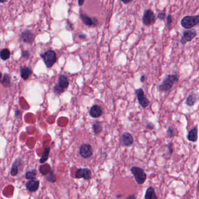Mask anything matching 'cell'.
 Masks as SVG:
<instances>
[{
  "label": "cell",
  "instance_id": "6da1fadb",
  "mask_svg": "<svg viewBox=\"0 0 199 199\" xmlns=\"http://www.w3.org/2000/svg\"><path fill=\"white\" fill-rule=\"evenodd\" d=\"M178 81L179 75L178 74H168L163 80L162 83L158 85V90L160 92L169 91Z\"/></svg>",
  "mask_w": 199,
  "mask_h": 199
},
{
  "label": "cell",
  "instance_id": "7a4b0ae2",
  "mask_svg": "<svg viewBox=\"0 0 199 199\" xmlns=\"http://www.w3.org/2000/svg\"><path fill=\"white\" fill-rule=\"evenodd\" d=\"M130 171L134 176L137 183L139 185H143L146 181L147 175L143 168L134 166L130 168Z\"/></svg>",
  "mask_w": 199,
  "mask_h": 199
},
{
  "label": "cell",
  "instance_id": "3957f363",
  "mask_svg": "<svg viewBox=\"0 0 199 199\" xmlns=\"http://www.w3.org/2000/svg\"><path fill=\"white\" fill-rule=\"evenodd\" d=\"M199 23V15L196 16H186L182 19L181 24L183 28L191 29L193 28Z\"/></svg>",
  "mask_w": 199,
  "mask_h": 199
},
{
  "label": "cell",
  "instance_id": "277c9868",
  "mask_svg": "<svg viewBox=\"0 0 199 199\" xmlns=\"http://www.w3.org/2000/svg\"><path fill=\"white\" fill-rule=\"evenodd\" d=\"M41 56L47 68L52 67L57 61L56 53L53 50H48Z\"/></svg>",
  "mask_w": 199,
  "mask_h": 199
},
{
  "label": "cell",
  "instance_id": "5b68a950",
  "mask_svg": "<svg viewBox=\"0 0 199 199\" xmlns=\"http://www.w3.org/2000/svg\"><path fill=\"white\" fill-rule=\"evenodd\" d=\"M135 95L137 98L138 102L141 107L144 109L147 108L149 104V101L145 95V93L142 88H138L135 91Z\"/></svg>",
  "mask_w": 199,
  "mask_h": 199
},
{
  "label": "cell",
  "instance_id": "8992f818",
  "mask_svg": "<svg viewBox=\"0 0 199 199\" xmlns=\"http://www.w3.org/2000/svg\"><path fill=\"white\" fill-rule=\"evenodd\" d=\"M92 147L90 144H83L79 148V154L84 159H89L93 155Z\"/></svg>",
  "mask_w": 199,
  "mask_h": 199
},
{
  "label": "cell",
  "instance_id": "52a82bcc",
  "mask_svg": "<svg viewBox=\"0 0 199 199\" xmlns=\"http://www.w3.org/2000/svg\"><path fill=\"white\" fill-rule=\"evenodd\" d=\"M143 22L145 26H150L155 22V16L151 9L145 11L143 17Z\"/></svg>",
  "mask_w": 199,
  "mask_h": 199
},
{
  "label": "cell",
  "instance_id": "ba28073f",
  "mask_svg": "<svg viewBox=\"0 0 199 199\" xmlns=\"http://www.w3.org/2000/svg\"><path fill=\"white\" fill-rule=\"evenodd\" d=\"M75 177L77 179L83 178L86 181L90 180L92 178L91 171L87 168H79L75 173Z\"/></svg>",
  "mask_w": 199,
  "mask_h": 199
},
{
  "label": "cell",
  "instance_id": "9c48e42d",
  "mask_svg": "<svg viewBox=\"0 0 199 199\" xmlns=\"http://www.w3.org/2000/svg\"><path fill=\"white\" fill-rule=\"evenodd\" d=\"M134 143V138L131 134L128 132L123 133L121 135V144L123 147H129Z\"/></svg>",
  "mask_w": 199,
  "mask_h": 199
},
{
  "label": "cell",
  "instance_id": "30bf717a",
  "mask_svg": "<svg viewBox=\"0 0 199 199\" xmlns=\"http://www.w3.org/2000/svg\"><path fill=\"white\" fill-rule=\"evenodd\" d=\"M197 36V32L195 30H189L183 32V36L181 39V43L185 45L187 42L192 41Z\"/></svg>",
  "mask_w": 199,
  "mask_h": 199
},
{
  "label": "cell",
  "instance_id": "8fae6325",
  "mask_svg": "<svg viewBox=\"0 0 199 199\" xmlns=\"http://www.w3.org/2000/svg\"><path fill=\"white\" fill-rule=\"evenodd\" d=\"M102 113L103 111L102 107L97 105H93L89 111V115L93 118L99 117L102 115Z\"/></svg>",
  "mask_w": 199,
  "mask_h": 199
},
{
  "label": "cell",
  "instance_id": "7c38bea8",
  "mask_svg": "<svg viewBox=\"0 0 199 199\" xmlns=\"http://www.w3.org/2000/svg\"><path fill=\"white\" fill-rule=\"evenodd\" d=\"M34 38L35 36L33 33L29 30H26L21 34V39L25 43H32L34 40Z\"/></svg>",
  "mask_w": 199,
  "mask_h": 199
},
{
  "label": "cell",
  "instance_id": "4fadbf2b",
  "mask_svg": "<svg viewBox=\"0 0 199 199\" xmlns=\"http://www.w3.org/2000/svg\"><path fill=\"white\" fill-rule=\"evenodd\" d=\"M39 184H40L39 181H35L34 179H32L27 182L25 186L27 190H29L30 192L32 193L38 190L39 187Z\"/></svg>",
  "mask_w": 199,
  "mask_h": 199
},
{
  "label": "cell",
  "instance_id": "5bb4252c",
  "mask_svg": "<svg viewBox=\"0 0 199 199\" xmlns=\"http://www.w3.org/2000/svg\"><path fill=\"white\" fill-rule=\"evenodd\" d=\"M187 139L189 141L193 142V143H196L197 141L198 129L197 126H195L193 128H192L188 132V134L187 135Z\"/></svg>",
  "mask_w": 199,
  "mask_h": 199
},
{
  "label": "cell",
  "instance_id": "9a60e30c",
  "mask_svg": "<svg viewBox=\"0 0 199 199\" xmlns=\"http://www.w3.org/2000/svg\"><path fill=\"white\" fill-rule=\"evenodd\" d=\"M22 165V161L21 159L17 158L12 164V166L11 169V174L13 176H17L19 172V169L20 167Z\"/></svg>",
  "mask_w": 199,
  "mask_h": 199
},
{
  "label": "cell",
  "instance_id": "2e32d148",
  "mask_svg": "<svg viewBox=\"0 0 199 199\" xmlns=\"http://www.w3.org/2000/svg\"><path fill=\"white\" fill-rule=\"evenodd\" d=\"M80 18L83 23L87 26H96L97 24V20L96 19H92L91 17L85 14H81L80 15Z\"/></svg>",
  "mask_w": 199,
  "mask_h": 199
},
{
  "label": "cell",
  "instance_id": "e0dca14e",
  "mask_svg": "<svg viewBox=\"0 0 199 199\" xmlns=\"http://www.w3.org/2000/svg\"><path fill=\"white\" fill-rule=\"evenodd\" d=\"M57 85L65 91L67 88L69 87V81L68 78L64 75H60L58 79V83Z\"/></svg>",
  "mask_w": 199,
  "mask_h": 199
},
{
  "label": "cell",
  "instance_id": "ac0fdd59",
  "mask_svg": "<svg viewBox=\"0 0 199 199\" xmlns=\"http://www.w3.org/2000/svg\"><path fill=\"white\" fill-rule=\"evenodd\" d=\"M197 95L195 93L190 94L186 99V105L188 107H193L197 101Z\"/></svg>",
  "mask_w": 199,
  "mask_h": 199
},
{
  "label": "cell",
  "instance_id": "d6986e66",
  "mask_svg": "<svg viewBox=\"0 0 199 199\" xmlns=\"http://www.w3.org/2000/svg\"><path fill=\"white\" fill-rule=\"evenodd\" d=\"M20 71H21V76L24 80H27L32 73V70L30 68L25 66L22 67L21 68Z\"/></svg>",
  "mask_w": 199,
  "mask_h": 199
},
{
  "label": "cell",
  "instance_id": "ffe728a7",
  "mask_svg": "<svg viewBox=\"0 0 199 199\" xmlns=\"http://www.w3.org/2000/svg\"><path fill=\"white\" fill-rule=\"evenodd\" d=\"M157 196L155 194L154 189L153 187L150 186L146 190L144 199H157Z\"/></svg>",
  "mask_w": 199,
  "mask_h": 199
},
{
  "label": "cell",
  "instance_id": "44dd1931",
  "mask_svg": "<svg viewBox=\"0 0 199 199\" xmlns=\"http://www.w3.org/2000/svg\"><path fill=\"white\" fill-rule=\"evenodd\" d=\"M1 83L5 88H9L11 87V77L9 74H5L1 80Z\"/></svg>",
  "mask_w": 199,
  "mask_h": 199
},
{
  "label": "cell",
  "instance_id": "7402d4cb",
  "mask_svg": "<svg viewBox=\"0 0 199 199\" xmlns=\"http://www.w3.org/2000/svg\"><path fill=\"white\" fill-rule=\"evenodd\" d=\"M92 129L95 135H99L102 132L103 127H102V125L101 123H99L97 121H96L93 123Z\"/></svg>",
  "mask_w": 199,
  "mask_h": 199
},
{
  "label": "cell",
  "instance_id": "603a6c76",
  "mask_svg": "<svg viewBox=\"0 0 199 199\" xmlns=\"http://www.w3.org/2000/svg\"><path fill=\"white\" fill-rule=\"evenodd\" d=\"M50 149L49 147H46V148H45L43 154H42V157H41V158L39 160L40 163H43L47 160V159L49 158V154H50Z\"/></svg>",
  "mask_w": 199,
  "mask_h": 199
},
{
  "label": "cell",
  "instance_id": "cb8c5ba5",
  "mask_svg": "<svg viewBox=\"0 0 199 199\" xmlns=\"http://www.w3.org/2000/svg\"><path fill=\"white\" fill-rule=\"evenodd\" d=\"M176 129L172 127V126H169L168 127L167 130V139H172L173 137L176 135Z\"/></svg>",
  "mask_w": 199,
  "mask_h": 199
},
{
  "label": "cell",
  "instance_id": "d4e9b609",
  "mask_svg": "<svg viewBox=\"0 0 199 199\" xmlns=\"http://www.w3.org/2000/svg\"><path fill=\"white\" fill-rule=\"evenodd\" d=\"M11 53L8 49H4L0 51V57L2 60H7L9 59Z\"/></svg>",
  "mask_w": 199,
  "mask_h": 199
},
{
  "label": "cell",
  "instance_id": "484cf974",
  "mask_svg": "<svg viewBox=\"0 0 199 199\" xmlns=\"http://www.w3.org/2000/svg\"><path fill=\"white\" fill-rule=\"evenodd\" d=\"M37 174V172L36 169H32L31 171H28L25 174V178L28 180L35 179Z\"/></svg>",
  "mask_w": 199,
  "mask_h": 199
},
{
  "label": "cell",
  "instance_id": "4316f807",
  "mask_svg": "<svg viewBox=\"0 0 199 199\" xmlns=\"http://www.w3.org/2000/svg\"><path fill=\"white\" fill-rule=\"evenodd\" d=\"M53 92L54 93H55V95H57V96H59V95H60L61 93H63L64 92V91L63 89H61L60 87H59L57 84H56L55 85H54V87H53Z\"/></svg>",
  "mask_w": 199,
  "mask_h": 199
},
{
  "label": "cell",
  "instance_id": "83f0119b",
  "mask_svg": "<svg viewBox=\"0 0 199 199\" xmlns=\"http://www.w3.org/2000/svg\"><path fill=\"white\" fill-rule=\"evenodd\" d=\"M46 179L47 181L50 182H51V183H54L56 181V176L51 171L50 172V174L47 176Z\"/></svg>",
  "mask_w": 199,
  "mask_h": 199
},
{
  "label": "cell",
  "instance_id": "f1b7e54d",
  "mask_svg": "<svg viewBox=\"0 0 199 199\" xmlns=\"http://www.w3.org/2000/svg\"><path fill=\"white\" fill-rule=\"evenodd\" d=\"M167 26L168 29L170 30L171 29V25L172 23V17L171 16V15H169L167 18Z\"/></svg>",
  "mask_w": 199,
  "mask_h": 199
},
{
  "label": "cell",
  "instance_id": "f546056e",
  "mask_svg": "<svg viewBox=\"0 0 199 199\" xmlns=\"http://www.w3.org/2000/svg\"><path fill=\"white\" fill-rule=\"evenodd\" d=\"M167 148L168 149V153L169 154L171 155L173 153V144L172 143H169L167 145Z\"/></svg>",
  "mask_w": 199,
  "mask_h": 199
},
{
  "label": "cell",
  "instance_id": "4dcf8cb0",
  "mask_svg": "<svg viewBox=\"0 0 199 199\" xmlns=\"http://www.w3.org/2000/svg\"><path fill=\"white\" fill-rule=\"evenodd\" d=\"M166 15V14L164 12V11H163V12H161L159 13V14H158V18L159 19H161V20H164V19H165V18H166V15Z\"/></svg>",
  "mask_w": 199,
  "mask_h": 199
},
{
  "label": "cell",
  "instance_id": "1f68e13d",
  "mask_svg": "<svg viewBox=\"0 0 199 199\" xmlns=\"http://www.w3.org/2000/svg\"><path fill=\"white\" fill-rule=\"evenodd\" d=\"M29 55H30V53L28 51H24L22 52V56L23 57L24 59H28L29 57Z\"/></svg>",
  "mask_w": 199,
  "mask_h": 199
},
{
  "label": "cell",
  "instance_id": "d6a6232c",
  "mask_svg": "<svg viewBox=\"0 0 199 199\" xmlns=\"http://www.w3.org/2000/svg\"><path fill=\"white\" fill-rule=\"evenodd\" d=\"M154 127H155V126L151 122H148L147 123V125H146V127L148 129H149V130H153Z\"/></svg>",
  "mask_w": 199,
  "mask_h": 199
},
{
  "label": "cell",
  "instance_id": "836d02e7",
  "mask_svg": "<svg viewBox=\"0 0 199 199\" xmlns=\"http://www.w3.org/2000/svg\"><path fill=\"white\" fill-rule=\"evenodd\" d=\"M67 25L69 26V28L70 30H73V29H74V27H73V24L71 23L69 20H67Z\"/></svg>",
  "mask_w": 199,
  "mask_h": 199
},
{
  "label": "cell",
  "instance_id": "e575fe53",
  "mask_svg": "<svg viewBox=\"0 0 199 199\" xmlns=\"http://www.w3.org/2000/svg\"><path fill=\"white\" fill-rule=\"evenodd\" d=\"M146 79H147V77H146L145 75H142L141 76V77H140V81H141V83H144V82L146 80Z\"/></svg>",
  "mask_w": 199,
  "mask_h": 199
},
{
  "label": "cell",
  "instance_id": "d590c367",
  "mask_svg": "<svg viewBox=\"0 0 199 199\" xmlns=\"http://www.w3.org/2000/svg\"><path fill=\"white\" fill-rule=\"evenodd\" d=\"M20 115H21V111H20L19 110H17V111H15V116L17 118V117H18L19 116H20Z\"/></svg>",
  "mask_w": 199,
  "mask_h": 199
},
{
  "label": "cell",
  "instance_id": "8d00e7d4",
  "mask_svg": "<svg viewBox=\"0 0 199 199\" xmlns=\"http://www.w3.org/2000/svg\"><path fill=\"white\" fill-rule=\"evenodd\" d=\"M133 1V0H121V1L125 4H127L130 3L131 2H132Z\"/></svg>",
  "mask_w": 199,
  "mask_h": 199
},
{
  "label": "cell",
  "instance_id": "74e56055",
  "mask_svg": "<svg viewBox=\"0 0 199 199\" xmlns=\"http://www.w3.org/2000/svg\"><path fill=\"white\" fill-rule=\"evenodd\" d=\"M127 199H136V196H135V195H131V196H128V197H127Z\"/></svg>",
  "mask_w": 199,
  "mask_h": 199
},
{
  "label": "cell",
  "instance_id": "f35d334b",
  "mask_svg": "<svg viewBox=\"0 0 199 199\" xmlns=\"http://www.w3.org/2000/svg\"><path fill=\"white\" fill-rule=\"evenodd\" d=\"M78 37H79L80 39H85L86 38V35H84V34H81V35H79Z\"/></svg>",
  "mask_w": 199,
  "mask_h": 199
},
{
  "label": "cell",
  "instance_id": "ab89813d",
  "mask_svg": "<svg viewBox=\"0 0 199 199\" xmlns=\"http://www.w3.org/2000/svg\"><path fill=\"white\" fill-rule=\"evenodd\" d=\"M85 0H78V5L79 6H82L84 3Z\"/></svg>",
  "mask_w": 199,
  "mask_h": 199
},
{
  "label": "cell",
  "instance_id": "60d3db41",
  "mask_svg": "<svg viewBox=\"0 0 199 199\" xmlns=\"http://www.w3.org/2000/svg\"><path fill=\"white\" fill-rule=\"evenodd\" d=\"M122 197V195H118V196H116V198H121Z\"/></svg>",
  "mask_w": 199,
  "mask_h": 199
},
{
  "label": "cell",
  "instance_id": "b9f144b4",
  "mask_svg": "<svg viewBox=\"0 0 199 199\" xmlns=\"http://www.w3.org/2000/svg\"><path fill=\"white\" fill-rule=\"evenodd\" d=\"M6 1H7V0H0V2H1V3H4Z\"/></svg>",
  "mask_w": 199,
  "mask_h": 199
},
{
  "label": "cell",
  "instance_id": "7bdbcfd3",
  "mask_svg": "<svg viewBox=\"0 0 199 199\" xmlns=\"http://www.w3.org/2000/svg\"><path fill=\"white\" fill-rule=\"evenodd\" d=\"M1 78H2V73L0 72V82H1Z\"/></svg>",
  "mask_w": 199,
  "mask_h": 199
},
{
  "label": "cell",
  "instance_id": "ee69618b",
  "mask_svg": "<svg viewBox=\"0 0 199 199\" xmlns=\"http://www.w3.org/2000/svg\"><path fill=\"white\" fill-rule=\"evenodd\" d=\"M0 43H1V42H0Z\"/></svg>",
  "mask_w": 199,
  "mask_h": 199
}]
</instances>
